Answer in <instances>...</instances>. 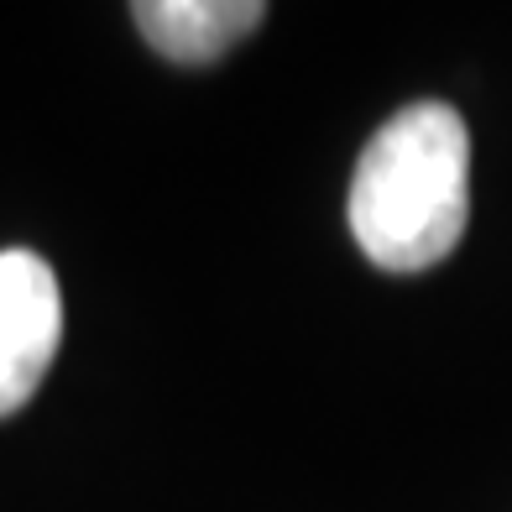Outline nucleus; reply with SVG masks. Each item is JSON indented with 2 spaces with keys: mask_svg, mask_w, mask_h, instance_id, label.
Masks as SVG:
<instances>
[{
  "mask_svg": "<svg viewBox=\"0 0 512 512\" xmlns=\"http://www.w3.org/2000/svg\"><path fill=\"white\" fill-rule=\"evenodd\" d=\"M351 236L382 272H424L471 220V131L445 100L403 105L371 136L351 178Z\"/></svg>",
  "mask_w": 512,
  "mask_h": 512,
  "instance_id": "1",
  "label": "nucleus"
},
{
  "mask_svg": "<svg viewBox=\"0 0 512 512\" xmlns=\"http://www.w3.org/2000/svg\"><path fill=\"white\" fill-rule=\"evenodd\" d=\"M63 340V293L27 246L0 251V418L32 403Z\"/></svg>",
  "mask_w": 512,
  "mask_h": 512,
  "instance_id": "2",
  "label": "nucleus"
},
{
  "mask_svg": "<svg viewBox=\"0 0 512 512\" xmlns=\"http://www.w3.org/2000/svg\"><path fill=\"white\" fill-rule=\"evenodd\" d=\"M131 21L162 58L215 63L267 21L262 0H136Z\"/></svg>",
  "mask_w": 512,
  "mask_h": 512,
  "instance_id": "3",
  "label": "nucleus"
}]
</instances>
